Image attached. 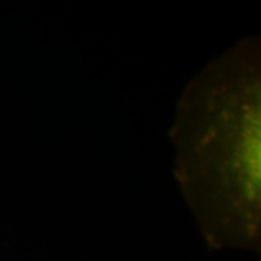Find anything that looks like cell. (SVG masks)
<instances>
[{
	"label": "cell",
	"instance_id": "obj_1",
	"mask_svg": "<svg viewBox=\"0 0 261 261\" xmlns=\"http://www.w3.org/2000/svg\"><path fill=\"white\" fill-rule=\"evenodd\" d=\"M167 135L173 176L206 247L260 254V35L240 39L187 82Z\"/></svg>",
	"mask_w": 261,
	"mask_h": 261
}]
</instances>
